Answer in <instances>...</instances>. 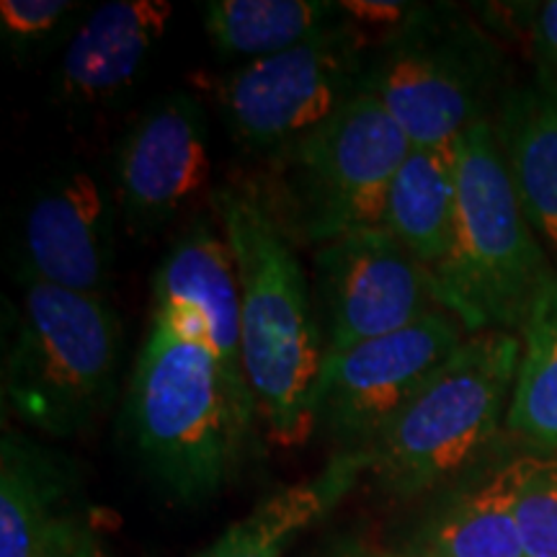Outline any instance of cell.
Returning a JSON list of instances; mask_svg holds the SVG:
<instances>
[{
    "mask_svg": "<svg viewBox=\"0 0 557 557\" xmlns=\"http://www.w3.org/2000/svg\"><path fill=\"white\" fill-rule=\"evenodd\" d=\"M212 207L238 269L243 367L261 431L276 447H302L315 434L312 398L325 359L312 282L295 243L248 189L222 186Z\"/></svg>",
    "mask_w": 557,
    "mask_h": 557,
    "instance_id": "1",
    "label": "cell"
},
{
    "mask_svg": "<svg viewBox=\"0 0 557 557\" xmlns=\"http://www.w3.org/2000/svg\"><path fill=\"white\" fill-rule=\"evenodd\" d=\"M124 426L143 470L165 493L181 504H205L233 478L261 421L205 336L152 315L124 400Z\"/></svg>",
    "mask_w": 557,
    "mask_h": 557,
    "instance_id": "2",
    "label": "cell"
},
{
    "mask_svg": "<svg viewBox=\"0 0 557 557\" xmlns=\"http://www.w3.org/2000/svg\"><path fill=\"white\" fill-rule=\"evenodd\" d=\"M444 310L470 336L521 333L555 274L545 243L529 225L491 120L457 137V214L451 248L431 271Z\"/></svg>",
    "mask_w": 557,
    "mask_h": 557,
    "instance_id": "3",
    "label": "cell"
},
{
    "mask_svg": "<svg viewBox=\"0 0 557 557\" xmlns=\"http://www.w3.org/2000/svg\"><path fill=\"white\" fill-rule=\"evenodd\" d=\"M519 359L517 333L465 338L359 457L374 485L408 500L462 475L508 416Z\"/></svg>",
    "mask_w": 557,
    "mask_h": 557,
    "instance_id": "4",
    "label": "cell"
},
{
    "mask_svg": "<svg viewBox=\"0 0 557 557\" xmlns=\"http://www.w3.org/2000/svg\"><path fill=\"white\" fill-rule=\"evenodd\" d=\"M5 336L3 400L21 421L67 438L107 413L120 385L122 320L107 299L24 282Z\"/></svg>",
    "mask_w": 557,
    "mask_h": 557,
    "instance_id": "5",
    "label": "cell"
},
{
    "mask_svg": "<svg viewBox=\"0 0 557 557\" xmlns=\"http://www.w3.org/2000/svg\"><path fill=\"white\" fill-rule=\"evenodd\" d=\"M413 145L387 109L359 94L323 127L263 160V186L250 191L292 243H325L380 227L387 194Z\"/></svg>",
    "mask_w": 557,
    "mask_h": 557,
    "instance_id": "6",
    "label": "cell"
},
{
    "mask_svg": "<svg viewBox=\"0 0 557 557\" xmlns=\"http://www.w3.org/2000/svg\"><path fill=\"white\" fill-rule=\"evenodd\" d=\"M504 60L491 37L451 5H416L400 29L369 54L361 94L374 96L410 145H449L493 120Z\"/></svg>",
    "mask_w": 557,
    "mask_h": 557,
    "instance_id": "7",
    "label": "cell"
},
{
    "mask_svg": "<svg viewBox=\"0 0 557 557\" xmlns=\"http://www.w3.org/2000/svg\"><path fill=\"white\" fill-rule=\"evenodd\" d=\"M369 52L351 21L310 41L248 62L218 86L230 137L259 160L289 150L361 94Z\"/></svg>",
    "mask_w": 557,
    "mask_h": 557,
    "instance_id": "8",
    "label": "cell"
},
{
    "mask_svg": "<svg viewBox=\"0 0 557 557\" xmlns=\"http://www.w3.org/2000/svg\"><path fill=\"white\" fill-rule=\"evenodd\" d=\"M470 333L438 308L389 336L325 357L312 398L315 434L357 459Z\"/></svg>",
    "mask_w": 557,
    "mask_h": 557,
    "instance_id": "9",
    "label": "cell"
},
{
    "mask_svg": "<svg viewBox=\"0 0 557 557\" xmlns=\"http://www.w3.org/2000/svg\"><path fill=\"white\" fill-rule=\"evenodd\" d=\"M312 297L325 357L398 333L442 308L431 269L382 227L315 248Z\"/></svg>",
    "mask_w": 557,
    "mask_h": 557,
    "instance_id": "10",
    "label": "cell"
},
{
    "mask_svg": "<svg viewBox=\"0 0 557 557\" xmlns=\"http://www.w3.org/2000/svg\"><path fill=\"white\" fill-rule=\"evenodd\" d=\"M209 178V120L189 94L152 101L116 150V205L137 233H156L176 220Z\"/></svg>",
    "mask_w": 557,
    "mask_h": 557,
    "instance_id": "11",
    "label": "cell"
},
{
    "mask_svg": "<svg viewBox=\"0 0 557 557\" xmlns=\"http://www.w3.org/2000/svg\"><path fill=\"white\" fill-rule=\"evenodd\" d=\"M24 282L103 297L114 267V212L94 173L65 169L34 189L21 225Z\"/></svg>",
    "mask_w": 557,
    "mask_h": 557,
    "instance_id": "12",
    "label": "cell"
},
{
    "mask_svg": "<svg viewBox=\"0 0 557 557\" xmlns=\"http://www.w3.org/2000/svg\"><path fill=\"white\" fill-rule=\"evenodd\" d=\"M163 310L199 318L230 385L243 398L253 400L243 367L238 269L222 230H214L209 222H194L163 256L152 274V312Z\"/></svg>",
    "mask_w": 557,
    "mask_h": 557,
    "instance_id": "13",
    "label": "cell"
},
{
    "mask_svg": "<svg viewBox=\"0 0 557 557\" xmlns=\"http://www.w3.org/2000/svg\"><path fill=\"white\" fill-rule=\"evenodd\" d=\"M171 18L169 0H114L96 9L62 54L54 101L99 107L120 99L143 75Z\"/></svg>",
    "mask_w": 557,
    "mask_h": 557,
    "instance_id": "14",
    "label": "cell"
},
{
    "mask_svg": "<svg viewBox=\"0 0 557 557\" xmlns=\"http://www.w3.org/2000/svg\"><path fill=\"white\" fill-rule=\"evenodd\" d=\"M519 457L416 519L393 557H527L513 517Z\"/></svg>",
    "mask_w": 557,
    "mask_h": 557,
    "instance_id": "15",
    "label": "cell"
},
{
    "mask_svg": "<svg viewBox=\"0 0 557 557\" xmlns=\"http://www.w3.org/2000/svg\"><path fill=\"white\" fill-rule=\"evenodd\" d=\"M491 124L521 209L557 267V81L534 75L508 88Z\"/></svg>",
    "mask_w": 557,
    "mask_h": 557,
    "instance_id": "16",
    "label": "cell"
},
{
    "mask_svg": "<svg viewBox=\"0 0 557 557\" xmlns=\"http://www.w3.org/2000/svg\"><path fill=\"white\" fill-rule=\"evenodd\" d=\"M457 214V139L413 145L389 186L382 230L434 271L447 259Z\"/></svg>",
    "mask_w": 557,
    "mask_h": 557,
    "instance_id": "17",
    "label": "cell"
},
{
    "mask_svg": "<svg viewBox=\"0 0 557 557\" xmlns=\"http://www.w3.org/2000/svg\"><path fill=\"white\" fill-rule=\"evenodd\" d=\"M73 465L18 431L0 447V557H34L47 529L65 513Z\"/></svg>",
    "mask_w": 557,
    "mask_h": 557,
    "instance_id": "18",
    "label": "cell"
},
{
    "mask_svg": "<svg viewBox=\"0 0 557 557\" xmlns=\"http://www.w3.org/2000/svg\"><path fill=\"white\" fill-rule=\"evenodd\" d=\"M348 24L331 0H212L205 32L214 54L227 62H259Z\"/></svg>",
    "mask_w": 557,
    "mask_h": 557,
    "instance_id": "19",
    "label": "cell"
},
{
    "mask_svg": "<svg viewBox=\"0 0 557 557\" xmlns=\"http://www.w3.org/2000/svg\"><path fill=\"white\" fill-rule=\"evenodd\" d=\"M521 359L506 423L557 455V267L519 333Z\"/></svg>",
    "mask_w": 557,
    "mask_h": 557,
    "instance_id": "20",
    "label": "cell"
},
{
    "mask_svg": "<svg viewBox=\"0 0 557 557\" xmlns=\"http://www.w3.org/2000/svg\"><path fill=\"white\" fill-rule=\"evenodd\" d=\"M357 470H361L357 459L338 457V462L318 485L284 487V491L261 500L246 519L235 521L199 557H282L289 540L323 513V508L331 504L341 485L351 483Z\"/></svg>",
    "mask_w": 557,
    "mask_h": 557,
    "instance_id": "21",
    "label": "cell"
},
{
    "mask_svg": "<svg viewBox=\"0 0 557 557\" xmlns=\"http://www.w3.org/2000/svg\"><path fill=\"white\" fill-rule=\"evenodd\" d=\"M513 517L527 557H557V457H519Z\"/></svg>",
    "mask_w": 557,
    "mask_h": 557,
    "instance_id": "22",
    "label": "cell"
},
{
    "mask_svg": "<svg viewBox=\"0 0 557 557\" xmlns=\"http://www.w3.org/2000/svg\"><path fill=\"white\" fill-rule=\"evenodd\" d=\"M73 9L67 0H5L0 3V32L13 50H32L50 39Z\"/></svg>",
    "mask_w": 557,
    "mask_h": 557,
    "instance_id": "23",
    "label": "cell"
},
{
    "mask_svg": "<svg viewBox=\"0 0 557 557\" xmlns=\"http://www.w3.org/2000/svg\"><path fill=\"white\" fill-rule=\"evenodd\" d=\"M34 557H111L96 529L81 513L70 511L47 529Z\"/></svg>",
    "mask_w": 557,
    "mask_h": 557,
    "instance_id": "24",
    "label": "cell"
},
{
    "mask_svg": "<svg viewBox=\"0 0 557 557\" xmlns=\"http://www.w3.org/2000/svg\"><path fill=\"white\" fill-rule=\"evenodd\" d=\"M529 45H532L540 78L557 81V0L534 5Z\"/></svg>",
    "mask_w": 557,
    "mask_h": 557,
    "instance_id": "25",
    "label": "cell"
},
{
    "mask_svg": "<svg viewBox=\"0 0 557 557\" xmlns=\"http://www.w3.org/2000/svg\"><path fill=\"white\" fill-rule=\"evenodd\" d=\"M341 9L361 32L385 29L387 34H393L406 24L416 5L398 3V0H341Z\"/></svg>",
    "mask_w": 557,
    "mask_h": 557,
    "instance_id": "26",
    "label": "cell"
},
{
    "mask_svg": "<svg viewBox=\"0 0 557 557\" xmlns=\"http://www.w3.org/2000/svg\"><path fill=\"white\" fill-rule=\"evenodd\" d=\"M389 557H393V555H389Z\"/></svg>",
    "mask_w": 557,
    "mask_h": 557,
    "instance_id": "27",
    "label": "cell"
}]
</instances>
